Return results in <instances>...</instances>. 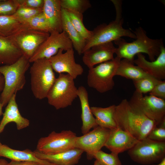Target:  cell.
Returning <instances> with one entry per match:
<instances>
[{
	"mask_svg": "<svg viewBox=\"0 0 165 165\" xmlns=\"http://www.w3.org/2000/svg\"><path fill=\"white\" fill-rule=\"evenodd\" d=\"M114 118L117 127L139 141L147 137L156 123L135 110L124 99L116 105Z\"/></svg>",
	"mask_w": 165,
	"mask_h": 165,
	"instance_id": "obj_1",
	"label": "cell"
},
{
	"mask_svg": "<svg viewBox=\"0 0 165 165\" xmlns=\"http://www.w3.org/2000/svg\"><path fill=\"white\" fill-rule=\"evenodd\" d=\"M136 36V40L131 42H127L120 38L115 41L118 46L115 53L116 57L134 61V56L138 53H144L148 55L151 61L155 60L160 52L161 48L163 45L162 40L152 39L147 35L146 32L141 27L133 31Z\"/></svg>",
	"mask_w": 165,
	"mask_h": 165,
	"instance_id": "obj_2",
	"label": "cell"
},
{
	"mask_svg": "<svg viewBox=\"0 0 165 165\" xmlns=\"http://www.w3.org/2000/svg\"><path fill=\"white\" fill-rule=\"evenodd\" d=\"M112 1L116 9L115 20L108 24H100L92 31L91 35L86 41L83 53L94 46L114 41L122 37L136 38V35L133 32L123 27V19L121 14V2L117 0Z\"/></svg>",
	"mask_w": 165,
	"mask_h": 165,
	"instance_id": "obj_3",
	"label": "cell"
},
{
	"mask_svg": "<svg viewBox=\"0 0 165 165\" xmlns=\"http://www.w3.org/2000/svg\"><path fill=\"white\" fill-rule=\"evenodd\" d=\"M30 63L29 59L23 55L11 64L0 66V73L5 80L4 88L0 94L3 107L7 105L14 94L24 88L26 82L25 73Z\"/></svg>",
	"mask_w": 165,
	"mask_h": 165,
	"instance_id": "obj_4",
	"label": "cell"
},
{
	"mask_svg": "<svg viewBox=\"0 0 165 165\" xmlns=\"http://www.w3.org/2000/svg\"><path fill=\"white\" fill-rule=\"evenodd\" d=\"M31 89L35 97L39 100L46 98L56 79L49 59L37 60L30 68Z\"/></svg>",
	"mask_w": 165,
	"mask_h": 165,
	"instance_id": "obj_5",
	"label": "cell"
},
{
	"mask_svg": "<svg viewBox=\"0 0 165 165\" xmlns=\"http://www.w3.org/2000/svg\"><path fill=\"white\" fill-rule=\"evenodd\" d=\"M74 79L68 74H59L47 94L48 103L57 110L71 105L78 97Z\"/></svg>",
	"mask_w": 165,
	"mask_h": 165,
	"instance_id": "obj_6",
	"label": "cell"
},
{
	"mask_svg": "<svg viewBox=\"0 0 165 165\" xmlns=\"http://www.w3.org/2000/svg\"><path fill=\"white\" fill-rule=\"evenodd\" d=\"M121 60L116 57L89 69L87 76L88 86L101 93L112 90L115 85L113 77Z\"/></svg>",
	"mask_w": 165,
	"mask_h": 165,
	"instance_id": "obj_7",
	"label": "cell"
},
{
	"mask_svg": "<svg viewBox=\"0 0 165 165\" xmlns=\"http://www.w3.org/2000/svg\"><path fill=\"white\" fill-rule=\"evenodd\" d=\"M134 162L144 165L159 163L165 157V141H158L146 138L139 141L128 150Z\"/></svg>",
	"mask_w": 165,
	"mask_h": 165,
	"instance_id": "obj_8",
	"label": "cell"
},
{
	"mask_svg": "<svg viewBox=\"0 0 165 165\" xmlns=\"http://www.w3.org/2000/svg\"><path fill=\"white\" fill-rule=\"evenodd\" d=\"M128 102L132 107L155 122L157 126L165 119V100L150 95L143 96L135 90Z\"/></svg>",
	"mask_w": 165,
	"mask_h": 165,
	"instance_id": "obj_9",
	"label": "cell"
},
{
	"mask_svg": "<svg viewBox=\"0 0 165 165\" xmlns=\"http://www.w3.org/2000/svg\"><path fill=\"white\" fill-rule=\"evenodd\" d=\"M77 136L70 130H64L59 133L52 132L38 141L36 150L45 154L58 153L75 148Z\"/></svg>",
	"mask_w": 165,
	"mask_h": 165,
	"instance_id": "obj_10",
	"label": "cell"
},
{
	"mask_svg": "<svg viewBox=\"0 0 165 165\" xmlns=\"http://www.w3.org/2000/svg\"><path fill=\"white\" fill-rule=\"evenodd\" d=\"M50 35L45 31L24 29L7 37L14 43L23 55L29 59Z\"/></svg>",
	"mask_w": 165,
	"mask_h": 165,
	"instance_id": "obj_11",
	"label": "cell"
},
{
	"mask_svg": "<svg viewBox=\"0 0 165 165\" xmlns=\"http://www.w3.org/2000/svg\"><path fill=\"white\" fill-rule=\"evenodd\" d=\"M72 48V42L65 32L53 31L50 33L29 61L31 63L39 59H49L56 55L60 49L66 51Z\"/></svg>",
	"mask_w": 165,
	"mask_h": 165,
	"instance_id": "obj_12",
	"label": "cell"
},
{
	"mask_svg": "<svg viewBox=\"0 0 165 165\" xmlns=\"http://www.w3.org/2000/svg\"><path fill=\"white\" fill-rule=\"evenodd\" d=\"M110 130L97 126L83 135L77 137L75 148L82 150L86 154L88 159L94 158V155L104 146Z\"/></svg>",
	"mask_w": 165,
	"mask_h": 165,
	"instance_id": "obj_13",
	"label": "cell"
},
{
	"mask_svg": "<svg viewBox=\"0 0 165 165\" xmlns=\"http://www.w3.org/2000/svg\"><path fill=\"white\" fill-rule=\"evenodd\" d=\"M60 49L54 56L49 59L53 70L59 74L66 73L74 79L82 75L83 69L82 66L76 62L73 48L63 53Z\"/></svg>",
	"mask_w": 165,
	"mask_h": 165,
	"instance_id": "obj_14",
	"label": "cell"
},
{
	"mask_svg": "<svg viewBox=\"0 0 165 165\" xmlns=\"http://www.w3.org/2000/svg\"><path fill=\"white\" fill-rule=\"evenodd\" d=\"M139 141L130 134L118 127L110 130L104 146L111 152L119 154L129 150Z\"/></svg>",
	"mask_w": 165,
	"mask_h": 165,
	"instance_id": "obj_15",
	"label": "cell"
},
{
	"mask_svg": "<svg viewBox=\"0 0 165 165\" xmlns=\"http://www.w3.org/2000/svg\"><path fill=\"white\" fill-rule=\"evenodd\" d=\"M116 50L112 42L97 45L83 53L82 61L90 69L97 64L113 59Z\"/></svg>",
	"mask_w": 165,
	"mask_h": 165,
	"instance_id": "obj_16",
	"label": "cell"
},
{
	"mask_svg": "<svg viewBox=\"0 0 165 165\" xmlns=\"http://www.w3.org/2000/svg\"><path fill=\"white\" fill-rule=\"evenodd\" d=\"M134 64L142 69L149 75L160 80L165 79V48L163 45L156 59L153 61L147 60L141 53L137 54Z\"/></svg>",
	"mask_w": 165,
	"mask_h": 165,
	"instance_id": "obj_17",
	"label": "cell"
},
{
	"mask_svg": "<svg viewBox=\"0 0 165 165\" xmlns=\"http://www.w3.org/2000/svg\"><path fill=\"white\" fill-rule=\"evenodd\" d=\"M16 96V94L12 96L3 114V118L0 123V134L3 131L6 126L10 122L15 123L18 130L25 128L29 125V121L23 117L20 112Z\"/></svg>",
	"mask_w": 165,
	"mask_h": 165,
	"instance_id": "obj_18",
	"label": "cell"
},
{
	"mask_svg": "<svg viewBox=\"0 0 165 165\" xmlns=\"http://www.w3.org/2000/svg\"><path fill=\"white\" fill-rule=\"evenodd\" d=\"M83 152L76 148L53 154H43L36 150L33 151L38 158L56 165H75L78 163Z\"/></svg>",
	"mask_w": 165,
	"mask_h": 165,
	"instance_id": "obj_19",
	"label": "cell"
},
{
	"mask_svg": "<svg viewBox=\"0 0 165 165\" xmlns=\"http://www.w3.org/2000/svg\"><path fill=\"white\" fill-rule=\"evenodd\" d=\"M61 10L60 0H44L42 13L48 23L50 33L63 31Z\"/></svg>",
	"mask_w": 165,
	"mask_h": 165,
	"instance_id": "obj_20",
	"label": "cell"
},
{
	"mask_svg": "<svg viewBox=\"0 0 165 165\" xmlns=\"http://www.w3.org/2000/svg\"><path fill=\"white\" fill-rule=\"evenodd\" d=\"M77 96L79 99L81 108V118L82 122L81 131L84 134L90 131L91 129L98 126L91 111L88 93L85 87L81 86L78 88Z\"/></svg>",
	"mask_w": 165,
	"mask_h": 165,
	"instance_id": "obj_21",
	"label": "cell"
},
{
	"mask_svg": "<svg viewBox=\"0 0 165 165\" xmlns=\"http://www.w3.org/2000/svg\"><path fill=\"white\" fill-rule=\"evenodd\" d=\"M62 25L63 31L67 34L73 47L79 55L83 54L86 41L79 33L72 24L68 12L62 8Z\"/></svg>",
	"mask_w": 165,
	"mask_h": 165,
	"instance_id": "obj_22",
	"label": "cell"
},
{
	"mask_svg": "<svg viewBox=\"0 0 165 165\" xmlns=\"http://www.w3.org/2000/svg\"><path fill=\"white\" fill-rule=\"evenodd\" d=\"M0 157H5L11 160L35 162L42 165H56L38 158L34 155L33 151L29 149L23 151L15 150L5 145L0 146Z\"/></svg>",
	"mask_w": 165,
	"mask_h": 165,
	"instance_id": "obj_23",
	"label": "cell"
},
{
	"mask_svg": "<svg viewBox=\"0 0 165 165\" xmlns=\"http://www.w3.org/2000/svg\"><path fill=\"white\" fill-rule=\"evenodd\" d=\"M23 55L11 39L7 37L0 36V64H11Z\"/></svg>",
	"mask_w": 165,
	"mask_h": 165,
	"instance_id": "obj_24",
	"label": "cell"
},
{
	"mask_svg": "<svg viewBox=\"0 0 165 165\" xmlns=\"http://www.w3.org/2000/svg\"><path fill=\"white\" fill-rule=\"evenodd\" d=\"M116 106L113 105L105 108L90 107L98 126L109 130L118 127L113 116Z\"/></svg>",
	"mask_w": 165,
	"mask_h": 165,
	"instance_id": "obj_25",
	"label": "cell"
},
{
	"mask_svg": "<svg viewBox=\"0 0 165 165\" xmlns=\"http://www.w3.org/2000/svg\"><path fill=\"white\" fill-rule=\"evenodd\" d=\"M116 75L131 79L133 81L149 75L139 67L135 65L134 61L123 59L119 62Z\"/></svg>",
	"mask_w": 165,
	"mask_h": 165,
	"instance_id": "obj_26",
	"label": "cell"
},
{
	"mask_svg": "<svg viewBox=\"0 0 165 165\" xmlns=\"http://www.w3.org/2000/svg\"><path fill=\"white\" fill-rule=\"evenodd\" d=\"M21 23L12 15L0 16V36L9 37L20 29Z\"/></svg>",
	"mask_w": 165,
	"mask_h": 165,
	"instance_id": "obj_27",
	"label": "cell"
},
{
	"mask_svg": "<svg viewBox=\"0 0 165 165\" xmlns=\"http://www.w3.org/2000/svg\"><path fill=\"white\" fill-rule=\"evenodd\" d=\"M24 29H33L50 32V29L47 20L43 13H40L29 20L21 23L19 30Z\"/></svg>",
	"mask_w": 165,
	"mask_h": 165,
	"instance_id": "obj_28",
	"label": "cell"
},
{
	"mask_svg": "<svg viewBox=\"0 0 165 165\" xmlns=\"http://www.w3.org/2000/svg\"><path fill=\"white\" fill-rule=\"evenodd\" d=\"M61 8L82 14L91 6L88 0H60Z\"/></svg>",
	"mask_w": 165,
	"mask_h": 165,
	"instance_id": "obj_29",
	"label": "cell"
},
{
	"mask_svg": "<svg viewBox=\"0 0 165 165\" xmlns=\"http://www.w3.org/2000/svg\"><path fill=\"white\" fill-rule=\"evenodd\" d=\"M70 21L75 28L86 41L90 37L92 31L87 29L83 21L82 14L67 10Z\"/></svg>",
	"mask_w": 165,
	"mask_h": 165,
	"instance_id": "obj_30",
	"label": "cell"
},
{
	"mask_svg": "<svg viewBox=\"0 0 165 165\" xmlns=\"http://www.w3.org/2000/svg\"><path fill=\"white\" fill-rule=\"evenodd\" d=\"M160 81L148 75L133 81L135 91L143 94L150 92Z\"/></svg>",
	"mask_w": 165,
	"mask_h": 165,
	"instance_id": "obj_31",
	"label": "cell"
},
{
	"mask_svg": "<svg viewBox=\"0 0 165 165\" xmlns=\"http://www.w3.org/2000/svg\"><path fill=\"white\" fill-rule=\"evenodd\" d=\"M93 158L101 165H122L118 154L112 152L108 153L100 150L94 155Z\"/></svg>",
	"mask_w": 165,
	"mask_h": 165,
	"instance_id": "obj_32",
	"label": "cell"
},
{
	"mask_svg": "<svg viewBox=\"0 0 165 165\" xmlns=\"http://www.w3.org/2000/svg\"><path fill=\"white\" fill-rule=\"evenodd\" d=\"M42 9L19 7L12 15L21 23H24L42 12Z\"/></svg>",
	"mask_w": 165,
	"mask_h": 165,
	"instance_id": "obj_33",
	"label": "cell"
},
{
	"mask_svg": "<svg viewBox=\"0 0 165 165\" xmlns=\"http://www.w3.org/2000/svg\"><path fill=\"white\" fill-rule=\"evenodd\" d=\"M19 7L16 0H0V16L12 15Z\"/></svg>",
	"mask_w": 165,
	"mask_h": 165,
	"instance_id": "obj_34",
	"label": "cell"
},
{
	"mask_svg": "<svg viewBox=\"0 0 165 165\" xmlns=\"http://www.w3.org/2000/svg\"><path fill=\"white\" fill-rule=\"evenodd\" d=\"M156 141H165V119L150 132L147 137Z\"/></svg>",
	"mask_w": 165,
	"mask_h": 165,
	"instance_id": "obj_35",
	"label": "cell"
},
{
	"mask_svg": "<svg viewBox=\"0 0 165 165\" xmlns=\"http://www.w3.org/2000/svg\"><path fill=\"white\" fill-rule=\"evenodd\" d=\"M19 7L42 9L44 0H16Z\"/></svg>",
	"mask_w": 165,
	"mask_h": 165,
	"instance_id": "obj_36",
	"label": "cell"
},
{
	"mask_svg": "<svg viewBox=\"0 0 165 165\" xmlns=\"http://www.w3.org/2000/svg\"><path fill=\"white\" fill-rule=\"evenodd\" d=\"M149 95L165 100V81L161 80L149 92Z\"/></svg>",
	"mask_w": 165,
	"mask_h": 165,
	"instance_id": "obj_37",
	"label": "cell"
},
{
	"mask_svg": "<svg viewBox=\"0 0 165 165\" xmlns=\"http://www.w3.org/2000/svg\"><path fill=\"white\" fill-rule=\"evenodd\" d=\"M6 165H42L36 162L26 161L11 160L9 163H8Z\"/></svg>",
	"mask_w": 165,
	"mask_h": 165,
	"instance_id": "obj_38",
	"label": "cell"
},
{
	"mask_svg": "<svg viewBox=\"0 0 165 165\" xmlns=\"http://www.w3.org/2000/svg\"><path fill=\"white\" fill-rule=\"evenodd\" d=\"M5 84V80L3 76L0 73V92L3 90Z\"/></svg>",
	"mask_w": 165,
	"mask_h": 165,
	"instance_id": "obj_39",
	"label": "cell"
},
{
	"mask_svg": "<svg viewBox=\"0 0 165 165\" xmlns=\"http://www.w3.org/2000/svg\"><path fill=\"white\" fill-rule=\"evenodd\" d=\"M158 164H153L151 165H165V157L163 158Z\"/></svg>",
	"mask_w": 165,
	"mask_h": 165,
	"instance_id": "obj_40",
	"label": "cell"
},
{
	"mask_svg": "<svg viewBox=\"0 0 165 165\" xmlns=\"http://www.w3.org/2000/svg\"><path fill=\"white\" fill-rule=\"evenodd\" d=\"M8 163L5 160L0 159V165H6Z\"/></svg>",
	"mask_w": 165,
	"mask_h": 165,
	"instance_id": "obj_41",
	"label": "cell"
},
{
	"mask_svg": "<svg viewBox=\"0 0 165 165\" xmlns=\"http://www.w3.org/2000/svg\"><path fill=\"white\" fill-rule=\"evenodd\" d=\"M3 106L2 104L1 101H0V116H1L3 114L2 111V108H3Z\"/></svg>",
	"mask_w": 165,
	"mask_h": 165,
	"instance_id": "obj_42",
	"label": "cell"
},
{
	"mask_svg": "<svg viewBox=\"0 0 165 165\" xmlns=\"http://www.w3.org/2000/svg\"><path fill=\"white\" fill-rule=\"evenodd\" d=\"M94 165H101L97 160H96L94 163Z\"/></svg>",
	"mask_w": 165,
	"mask_h": 165,
	"instance_id": "obj_43",
	"label": "cell"
},
{
	"mask_svg": "<svg viewBox=\"0 0 165 165\" xmlns=\"http://www.w3.org/2000/svg\"><path fill=\"white\" fill-rule=\"evenodd\" d=\"M2 145V144L0 142V146Z\"/></svg>",
	"mask_w": 165,
	"mask_h": 165,
	"instance_id": "obj_44",
	"label": "cell"
}]
</instances>
